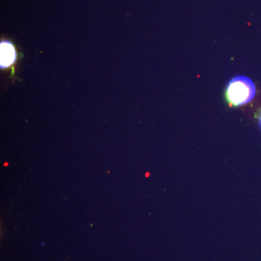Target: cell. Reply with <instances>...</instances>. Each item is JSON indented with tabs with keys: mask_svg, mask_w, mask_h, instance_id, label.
I'll return each mask as SVG.
<instances>
[{
	"mask_svg": "<svg viewBox=\"0 0 261 261\" xmlns=\"http://www.w3.org/2000/svg\"><path fill=\"white\" fill-rule=\"evenodd\" d=\"M0 57H1L2 69H7L13 66L17 61L18 55L14 45L8 40H3L0 44Z\"/></svg>",
	"mask_w": 261,
	"mask_h": 261,
	"instance_id": "7a4b0ae2",
	"label": "cell"
},
{
	"mask_svg": "<svg viewBox=\"0 0 261 261\" xmlns=\"http://www.w3.org/2000/svg\"><path fill=\"white\" fill-rule=\"evenodd\" d=\"M256 93L255 84L245 76H238L228 82L225 99L231 107H240L251 102Z\"/></svg>",
	"mask_w": 261,
	"mask_h": 261,
	"instance_id": "6da1fadb",
	"label": "cell"
},
{
	"mask_svg": "<svg viewBox=\"0 0 261 261\" xmlns=\"http://www.w3.org/2000/svg\"><path fill=\"white\" fill-rule=\"evenodd\" d=\"M260 125L261 126V112H260Z\"/></svg>",
	"mask_w": 261,
	"mask_h": 261,
	"instance_id": "3957f363",
	"label": "cell"
}]
</instances>
